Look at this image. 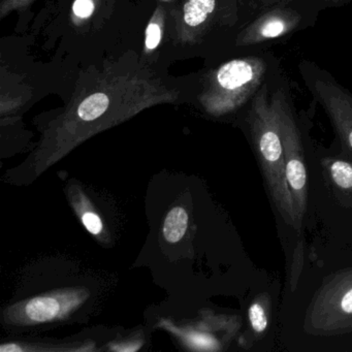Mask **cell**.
<instances>
[{"label":"cell","mask_w":352,"mask_h":352,"mask_svg":"<svg viewBox=\"0 0 352 352\" xmlns=\"http://www.w3.org/2000/svg\"><path fill=\"white\" fill-rule=\"evenodd\" d=\"M324 10L325 0H289L270 6L257 12L242 28L236 51L249 54L267 50L280 41L315 26Z\"/></svg>","instance_id":"cell-3"},{"label":"cell","mask_w":352,"mask_h":352,"mask_svg":"<svg viewBox=\"0 0 352 352\" xmlns=\"http://www.w3.org/2000/svg\"><path fill=\"white\" fill-rule=\"evenodd\" d=\"M321 166L329 184L337 192L352 195V162L325 157L321 160Z\"/></svg>","instance_id":"cell-7"},{"label":"cell","mask_w":352,"mask_h":352,"mask_svg":"<svg viewBox=\"0 0 352 352\" xmlns=\"http://www.w3.org/2000/svg\"><path fill=\"white\" fill-rule=\"evenodd\" d=\"M34 0H1L0 3V18L7 17L13 12L25 11Z\"/></svg>","instance_id":"cell-12"},{"label":"cell","mask_w":352,"mask_h":352,"mask_svg":"<svg viewBox=\"0 0 352 352\" xmlns=\"http://www.w3.org/2000/svg\"><path fill=\"white\" fill-rule=\"evenodd\" d=\"M94 12V0H75L73 5L74 15L80 19L89 18Z\"/></svg>","instance_id":"cell-14"},{"label":"cell","mask_w":352,"mask_h":352,"mask_svg":"<svg viewBox=\"0 0 352 352\" xmlns=\"http://www.w3.org/2000/svg\"><path fill=\"white\" fill-rule=\"evenodd\" d=\"M272 298L270 294H258L248 309L249 329L253 341L265 336L271 322Z\"/></svg>","instance_id":"cell-8"},{"label":"cell","mask_w":352,"mask_h":352,"mask_svg":"<svg viewBox=\"0 0 352 352\" xmlns=\"http://www.w3.org/2000/svg\"><path fill=\"white\" fill-rule=\"evenodd\" d=\"M282 74L267 82L247 104L246 123L271 201L288 226L296 228L294 201L285 176L281 129Z\"/></svg>","instance_id":"cell-1"},{"label":"cell","mask_w":352,"mask_h":352,"mask_svg":"<svg viewBox=\"0 0 352 352\" xmlns=\"http://www.w3.org/2000/svg\"><path fill=\"white\" fill-rule=\"evenodd\" d=\"M298 72L315 102L329 115L342 146L352 155V94L327 69L302 59Z\"/></svg>","instance_id":"cell-5"},{"label":"cell","mask_w":352,"mask_h":352,"mask_svg":"<svg viewBox=\"0 0 352 352\" xmlns=\"http://www.w3.org/2000/svg\"><path fill=\"white\" fill-rule=\"evenodd\" d=\"M304 327L313 335L352 331V267L325 277L309 306Z\"/></svg>","instance_id":"cell-4"},{"label":"cell","mask_w":352,"mask_h":352,"mask_svg":"<svg viewBox=\"0 0 352 352\" xmlns=\"http://www.w3.org/2000/svg\"><path fill=\"white\" fill-rule=\"evenodd\" d=\"M164 14L162 8H158L146 30L145 46L148 51L154 50L160 46L164 30Z\"/></svg>","instance_id":"cell-11"},{"label":"cell","mask_w":352,"mask_h":352,"mask_svg":"<svg viewBox=\"0 0 352 352\" xmlns=\"http://www.w3.org/2000/svg\"><path fill=\"white\" fill-rule=\"evenodd\" d=\"M281 129L286 180L294 201L296 230H298L302 226L308 205V174L305 162L302 131L287 80L282 88Z\"/></svg>","instance_id":"cell-6"},{"label":"cell","mask_w":352,"mask_h":352,"mask_svg":"<svg viewBox=\"0 0 352 352\" xmlns=\"http://www.w3.org/2000/svg\"><path fill=\"white\" fill-rule=\"evenodd\" d=\"M82 223L84 224L86 230L94 236H98L104 228L100 216L96 215V213H92V212H86L82 215Z\"/></svg>","instance_id":"cell-13"},{"label":"cell","mask_w":352,"mask_h":352,"mask_svg":"<svg viewBox=\"0 0 352 352\" xmlns=\"http://www.w3.org/2000/svg\"><path fill=\"white\" fill-rule=\"evenodd\" d=\"M351 3L352 0H325V7H327V10L339 9V8L345 7Z\"/></svg>","instance_id":"cell-16"},{"label":"cell","mask_w":352,"mask_h":352,"mask_svg":"<svg viewBox=\"0 0 352 352\" xmlns=\"http://www.w3.org/2000/svg\"><path fill=\"white\" fill-rule=\"evenodd\" d=\"M283 74L270 51L230 59L206 76L199 102L212 116L222 117L244 109L267 82Z\"/></svg>","instance_id":"cell-2"},{"label":"cell","mask_w":352,"mask_h":352,"mask_svg":"<svg viewBox=\"0 0 352 352\" xmlns=\"http://www.w3.org/2000/svg\"><path fill=\"white\" fill-rule=\"evenodd\" d=\"M63 310L60 302L51 296L36 298L24 307L26 319L32 322H45L58 316Z\"/></svg>","instance_id":"cell-9"},{"label":"cell","mask_w":352,"mask_h":352,"mask_svg":"<svg viewBox=\"0 0 352 352\" xmlns=\"http://www.w3.org/2000/svg\"><path fill=\"white\" fill-rule=\"evenodd\" d=\"M284 1H289V0H252L253 9L255 14L261 11L270 6L275 5V3H284Z\"/></svg>","instance_id":"cell-15"},{"label":"cell","mask_w":352,"mask_h":352,"mask_svg":"<svg viewBox=\"0 0 352 352\" xmlns=\"http://www.w3.org/2000/svg\"><path fill=\"white\" fill-rule=\"evenodd\" d=\"M188 226V214L182 207H175L168 212L164 223V236L166 242L182 240Z\"/></svg>","instance_id":"cell-10"}]
</instances>
